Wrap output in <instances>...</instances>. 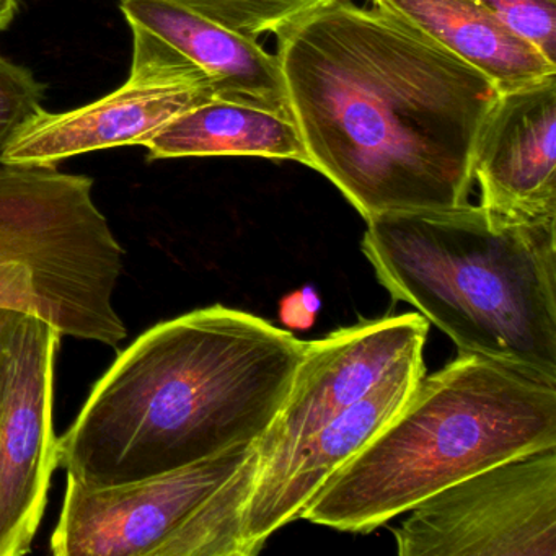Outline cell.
<instances>
[{
  "mask_svg": "<svg viewBox=\"0 0 556 556\" xmlns=\"http://www.w3.org/2000/svg\"><path fill=\"white\" fill-rule=\"evenodd\" d=\"M15 311L0 308V367H2V353H4L5 334H8L9 325H11L12 315Z\"/></svg>",
  "mask_w": 556,
  "mask_h": 556,
  "instance_id": "cell-20",
  "label": "cell"
},
{
  "mask_svg": "<svg viewBox=\"0 0 556 556\" xmlns=\"http://www.w3.org/2000/svg\"><path fill=\"white\" fill-rule=\"evenodd\" d=\"M422 353L416 350L399 361L376 389L302 442L271 475L256 481L243 516L247 556L258 555L273 533L301 519L321 486L392 421L425 376Z\"/></svg>",
  "mask_w": 556,
  "mask_h": 556,
  "instance_id": "cell-11",
  "label": "cell"
},
{
  "mask_svg": "<svg viewBox=\"0 0 556 556\" xmlns=\"http://www.w3.org/2000/svg\"><path fill=\"white\" fill-rule=\"evenodd\" d=\"M324 2L327 0H194L191 11L258 40Z\"/></svg>",
  "mask_w": 556,
  "mask_h": 556,
  "instance_id": "cell-16",
  "label": "cell"
},
{
  "mask_svg": "<svg viewBox=\"0 0 556 556\" xmlns=\"http://www.w3.org/2000/svg\"><path fill=\"white\" fill-rule=\"evenodd\" d=\"M556 64V0H473Z\"/></svg>",
  "mask_w": 556,
  "mask_h": 556,
  "instance_id": "cell-18",
  "label": "cell"
},
{
  "mask_svg": "<svg viewBox=\"0 0 556 556\" xmlns=\"http://www.w3.org/2000/svg\"><path fill=\"white\" fill-rule=\"evenodd\" d=\"M473 181L497 219L556 220V74L497 96L475 148Z\"/></svg>",
  "mask_w": 556,
  "mask_h": 556,
  "instance_id": "cell-12",
  "label": "cell"
},
{
  "mask_svg": "<svg viewBox=\"0 0 556 556\" xmlns=\"http://www.w3.org/2000/svg\"><path fill=\"white\" fill-rule=\"evenodd\" d=\"M393 536L400 556H556V447L439 491Z\"/></svg>",
  "mask_w": 556,
  "mask_h": 556,
  "instance_id": "cell-7",
  "label": "cell"
},
{
  "mask_svg": "<svg viewBox=\"0 0 556 556\" xmlns=\"http://www.w3.org/2000/svg\"><path fill=\"white\" fill-rule=\"evenodd\" d=\"M363 252L393 301L473 353L556 382V220L478 204L366 220Z\"/></svg>",
  "mask_w": 556,
  "mask_h": 556,
  "instance_id": "cell-3",
  "label": "cell"
},
{
  "mask_svg": "<svg viewBox=\"0 0 556 556\" xmlns=\"http://www.w3.org/2000/svg\"><path fill=\"white\" fill-rule=\"evenodd\" d=\"M149 159L262 157L307 165L291 118L226 100H207L168 123L146 142Z\"/></svg>",
  "mask_w": 556,
  "mask_h": 556,
  "instance_id": "cell-15",
  "label": "cell"
},
{
  "mask_svg": "<svg viewBox=\"0 0 556 556\" xmlns=\"http://www.w3.org/2000/svg\"><path fill=\"white\" fill-rule=\"evenodd\" d=\"M418 27L422 34L481 71L497 92L556 74L526 38L473 0H369Z\"/></svg>",
  "mask_w": 556,
  "mask_h": 556,
  "instance_id": "cell-14",
  "label": "cell"
},
{
  "mask_svg": "<svg viewBox=\"0 0 556 556\" xmlns=\"http://www.w3.org/2000/svg\"><path fill=\"white\" fill-rule=\"evenodd\" d=\"M289 115L354 210L468 203L473 155L496 86L387 9L327 0L276 31Z\"/></svg>",
  "mask_w": 556,
  "mask_h": 556,
  "instance_id": "cell-1",
  "label": "cell"
},
{
  "mask_svg": "<svg viewBox=\"0 0 556 556\" xmlns=\"http://www.w3.org/2000/svg\"><path fill=\"white\" fill-rule=\"evenodd\" d=\"M21 0H0V31L9 28L18 12Z\"/></svg>",
  "mask_w": 556,
  "mask_h": 556,
  "instance_id": "cell-19",
  "label": "cell"
},
{
  "mask_svg": "<svg viewBox=\"0 0 556 556\" xmlns=\"http://www.w3.org/2000/svg\"><path fill=\"white\" fill-rule=\"evenodd\" d=\"M429 324L418 312L361 320L321 340L304 354L281 409L258 441L256 481L271 475L312 434L376 389L393 367L425 350Z\"/></svg>",
  "mask_w": 556,
  "mask_h": 556,
  "instance_id": "cell-9",
  "label": "cell"
},
{
  "mask_svg": "<svg viewBox=\"0 0 556 556\" xmlns=\"http://www.w3.org/2000/svg\"><path fill=\"white\" fill-rule=\"evenodd\" d=\"M260 439L197 464L118 486L67 477L51 535L56 556H247L243 516Z\"/></svg>",
  "mask_w": 556,
  "mask_h": 556,
  "instance_id": "cell-6",
  "label": "cell"
},
{
  "mask_svg": "<svg viewBox=\"0 0 556 556\" xmlns=\"http://www.w3.org/2000/svg\"><path fill=\"white\" fill-rule=\"evenodd\" d=\"M45 86L30 70L0 54V157L18 132L43 112Z\"/></svg>",
  "mask_w": 556,
  "mask_h": 556,
  "instance_id": "cell-17",
  "label": "cell"
},
{
  "mask_svg": "<svg viewBox=\"0 0 556 556\" xmlns=\"http://www.w3.org/2000/svg\"><path fill=\"white\" fill-rule=\"evenodd\" d=\"M206 83L185 77H129L103 99L66 113H40L0 157V164L56 167L102 149L144 146L181 113L213 100Z\"/></svg>",
  "mask_w": 556,
  "mask_h": 556,
  "instance_id": "cell-13",
  "label": "cell"
},
{
  "mask_svg": "<svg viewBox=\"0 0 556 556\" xmlns=\"http://www.w3.org/2000/svg\"><path fill=\"white\" fill-rule=\"evenodd\" d=\"M556 447V382L473 353L422 376L301 519L369 533L500 462Z\"/></svg>",
  "mask_w": 556,
  "mask_h": 556,
  "instance_id": "cell-4",
  "label": "cell"
},
{
  "mask_svg": "<svg viewBox=\"0 0 556 556\" xmlns=\"http://www.w3.org/2000/svg\"><path fill=\"white\" fill-rule=\"evenodd\" d=\"M61 333L14 312L0 367V556L30 552L58 465L54 369Z\"/></svg>",
  "mask_w": 556,
  "mask_h": 556,
  "instance_id": "cell-8",
  "label": "cell"
},
{
  "mask_svg": "<svg viewBox=\"0 0 556 556\" xmlns=\"http://www.w3.org/2000/svg\"><path fill=\"white\" fill-rule=\"evenodd\" d=\"M305 341L226 305L149 328L96 383L58 464L90 488L168 473L263 438Z\"/></svg>",
  "mask_w": 556,
  "mask_h": 556,
  "instance_id": "cell-2",
  "label": "cell"
},
{
  "mask_svg": "<svg viewBox=\"0 0 556 556\" xmlns=\"http://www.w3.org/2000/svg\"><path fill=\"white\" fill-rule=\"evenodd\" d=\"M132 31L129 77L206 83L214 99L291 118L276 54L170 0H122Z\"/></svg>",
  "mask_w": 556,
  "mask_h": 556,
  "instance_id": "cell-10",
  "label": "cell"
},
{
  "mask_svg": "<svg viewBox=\"0 0 556 556\" xmlns=\"http://www.w3.org/2000/svg\"><path fill=\"white\" fill-rule=\"evenodd\" d=\"M92 191L84 175L0 164V308L115 348L128 334L113 304L126 253Z\"/></svg>",
  "mask_w": 556,
  "mask_h": 556,
  "instance_id": "cell-5",
  "label": "cell"
}]
</instances>
